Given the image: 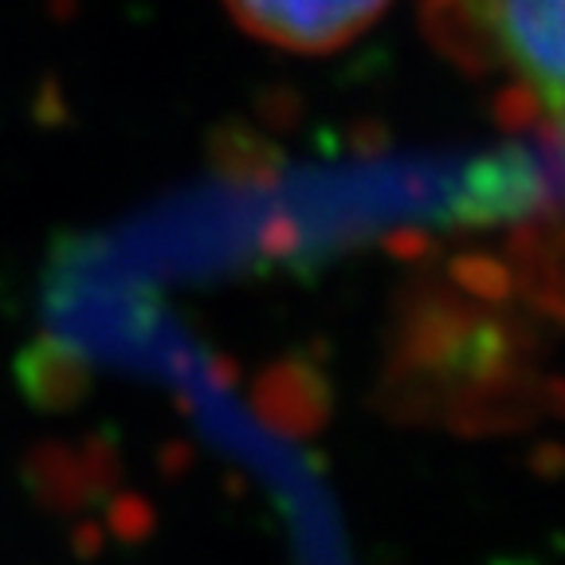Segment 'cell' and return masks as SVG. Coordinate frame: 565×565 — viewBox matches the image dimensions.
Returning <instances> with one entry per match:
<instances>
[{
	"instance_id": "1",
	"label": "cell",
	"mask_w": 565,
	"mask_h": 565,
	"mask_svg": "<svg viewBox=\"0 0 565 565\" xmlns=\"http://www.w3.org/2000/svg\"><path fill=\"white\" fill-rule=\"evenodd\" d=\"M448 12L526 95L542 134L565 130V0H448Z\"/></svg>"
},
{
	"instance_id": "2",
	"label": "cell",
	"mask_w": 565,
	"mask_h": 565,
	"mask_svg": "<svg viewBox=\"0 0 565 565\" xmlns=\"http://www.w3.org/2000/svg\"><path fill=\"white\" fill-rule=\"evenodd\" d=\"M393 0H224L228 17L291 55H330L362 40Z\"/></svg>"
}]
</instances>
